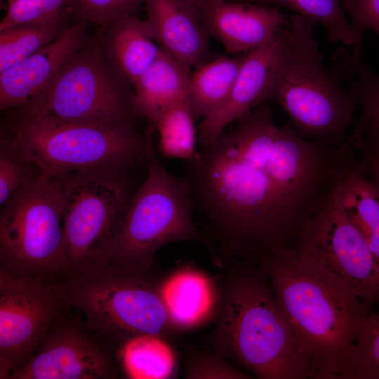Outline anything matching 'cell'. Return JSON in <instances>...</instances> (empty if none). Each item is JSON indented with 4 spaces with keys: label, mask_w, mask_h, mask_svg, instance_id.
<instances>
[{
    "label": "cell",
    "mask_w": 379,
    "mask_h": 379,
    "mask_svg": "<svg viewBox=\"0 0 379 379\" xmlns=\"http://www.w3.org/2000/svg\"><path fill=\"white\" fill-rule=\"evenodd\" d=\"M152 270L106 264L66 278L62 283L68 305L80 311L85 326L112 348L145 334L164 338L177 331Z\"/></svg>",
    "instance_id": "cell-6"
},
{
    "label": "cell",
    "mask_w": 379,
    "mask_h": 379,
    "mask_svg": "<svg viewBox=\"0 0 379 379\" xmlns=\"http://www.w3.org/2000/svg\"><path fill=\"white\" fill-rule=\"evenodd\" d=\"M234 124L184 161L182 177L211 253L257 262L294 247L331 194L348 146L279 126L266 103Z\"/></svg>",
    "instance_id": "cell-1"
},
{
    "label": "cell",
    "mask_w": 379,
    "mask_h": 379,
    "mask_svg": "<svg viewBox=\"0 0 379 379\" xmlns=\"http://www.w3.org/2000/svg\"><path fill=\"white\" fill-rule=\"evenodd\" d=\"M362 45L352 53L340 49L333 61L338 72L346 78L359 115L347 142L356 152L379 151V74L366 65L361 58Z\"/></svg>",
    "instance_id": "cell-18"
},
{
    "label": "cell",
    "mask_w": 379,
    "mask_h": 379,
    "mask_svg": "<svg viewBox=\"0 0 379 379\" xmlns=\"http://www.w3.org/2000/svg\"><path fill=\"white\" fill-rule=\"evenodd\" d=\"M124 170L95 169L59 176L63 197L65 278L102 266L135 191Z\"/></svg>",
    "instance_id": "cell-9"
},
{
    "label": "cell",
    "mask_w": 379,
    "mask_h": 379,
    "mask_svg": "<svg viewBox=\"0 0 379 379\" xmlns=\"http://www.w3.org/2000/svg\"><path fill=\"white\" fill-rule=\"evenodd\" d=\"M72 0H8L0 30L34 22L53 21L72 13Z\"/></svg>",
    "instance_id": "cell-29"
},
{
    "label": "cell",
    "mask_w": 379,
    "mask_h": 379,
    "mask_svg": "<svg viewBox=\"0 0 379 379\" xmlns=\"http://www.w3.org/2000/svg\"><path fill=\"white\" fill-rule=\"evenodd\" d=\"M195 117L188 100L166 109L153 125L159 134V150L170 159H192L197 152Z\"/></svg>",
    "instance_id": "cell-28"
},
{
    "label": "cell",
    "mask_w": 379,
    "mask_h": 379,
    "mask_svg": "<svg viewBox=\"0 0 379 379\" xmlns=\"http://www.w3.org/2000/svg\"><path fill=\"white\" fill-rule=\"evenodd\" d=\"M215 331L217 353L260 379L315 378L314 366L261 269L241 260L226 276Z\"/></svg>",
    "instance_id": "cell-2"
},
{
    "label": "cell",
    "mask_w": 379,
    "mask_h": 379,
    "mask_svg": "<svg viewBox=\"0 0 379 379\" xmlns=\"http://www.w3.org/2000/svg\"><path fill=\"white\" fill-rule=\"evenodd\" d=\"M86 22L79 20L58 38L0 73V108H20L35 99L86 42Z\"/></svg>",
    "instance_id": "cell-16"
},
{
    "label": "cell",
    "mask_w": 379,
    "mask_h": 379,
    "mask_svg": "<svg viewBox=\"0 0 379 379\" xmlns=\"http://www.w3.org/2000/svg\"><path fill=\"white\" fill-rule=\"evenodd\" d=\"M40 172L6 138L0 145V205L3 206Z\"/></svg>",
    "instance_id": "cell-30"
},
{
    "label": "cell",
    "mask_w": 379,
    "mask_h": 379,
    "mask_svg": "<svg viewBox=\"0 0 379 379\" xmlns=\"http://www.w3.org/2000/svg\"><path fill=\"white\" fill-rule=\"evenodd\" d=\"M67 16L45 22L16 25L0 30V73L58 38L69 25Z\"/></svg>",
    "instance_id": "cell-26"
},
{
    "label": "cell",
    "mask_w": 379,
    "mask_h": 379,
    "mask_svg": "<svg viewBox=\"0 0 379 379\" xmlns=\"http://www.w3.org/2000/svg\"><path fill=\"white\" fill-rule=\"evenodd\" d=\"M315 23L288 16L284 45L268 101L280 107L299 136L329 146L347 142L356 119V100L336 73L324 63Z\"/></svg>",
    "instance_id": "cell-4"
},
{
    "label": "cell",
    "mask_w": 379,
    "mask_h": 379,
    "mask_svg": "<svg viewBox=\"0 0 379 379\" xmlns=\"http://www.w3.org/2000/svg\"><path fill=\"white\" fill-rule=\"evenodd\" d=\"M2 207L1 265L18 277L45 282L65 278L63 197L58 177L39 173Z\"/></svg>",
    "instance_id": "cell-8"
},
{
    "label": "cell",
    "mask_w": 379,
    "mask_h": 379,
    "mask_svg": "<svg viewBox=\"0 0 379 379\" xmlns=\"http://www.w3.org/2000/svg\"><path fill=\"white\" fill-rule=\"evenodd\" d=\"M122 371L131 379H167L175 375V353L166 338L145 334L133 337L118 350Z\"/></svg>",
    "instance_id": "cell-24"
},
{
    "label": "cell",
    "mask_w": 379,
    "mask_h": 379,
    "mask_svg": "<svg viewBox=\"0 0 379 379\" xmlns=\"http://www.w3.org/2000/svg\"><path fill=\"white\" fill-rule=\"evenodd\" d=\"M109 28V53L121 75L133 84L162 50L149 36L144 20L135 15L126 17Z\"/></svg>",
    "instance_id": "cell-22"
},
{
    "label": "cell",
    "mask_w": 379,
    "mask_h": 379,
    "mask_svg": "<svg viewBox=\"0 0 379 379\" xmlns=\"http://www.w3.org/2000/svg\"><path fill=\"white\" fill-rule=\"evenodd\" d=\"M67 305L62 283L18 277L0 267V378L35 354Z\"/></svg>",
    "instance_id": "cell-12"
},
{
    "label": "cell",
    "mask_w": 379,
    "mask_h": 379,
    "mask_svg": "<svg viewBox=\"0 0 379 379\" xmlns=\"http://www.w3.org/2000/svg\"><path fill=\"white\" fill-rule=\"evenodd\" d=\"M161 291L177 331L202 326L218 311L217 286L208 275L194 267L182 266L161 279Z\"/></svg>",
    "instance_id": "cell-19"
},
{
    "label": "cell",
    "mask_w": 379,
    "mask_h": 379,
    "mask_svg": "<svg viewBox=\"0 0 379 379\" xmlns=\"http://www.w3.org/2000/svg\"><path fill=\"white\" fill-rule=\"evenodd\" d=\"M331 379H379V314L369 313Z\"/></svg>",
    "instance_id": "cell-27"
},
{
    "label": "cell",
    "mask_w": 379,
    "mask_h": 379,
    "mask_svg": "<svg viewBox=\"0 0 379 379\" xmlns=\"http://www.w3.org/2000/svg\"><path fill=\"white\" fill-rule=\"evenodd\" d=\"M257 264L312 362L315 378L331 379L371 306L292 249L267 256Z\"/></svg>",
    "instance_id": "cell-3"
},
{
    "label": "cell",
    "mask_w": 379,
    "mask_h": 379,
    "mask_svg": "<svg viewBox=\"0 0 379 379\" xmlns=\"http://www.w3.org/2000/svg\"><path fill=\"white\" fill-rule=\"evenodd\" d=\"M185 376L189 379H247L248 375L228 364L220 354L194 352L186 361Z\"/></svg>",
    "instance_id": "cell-32"
},
{
    "label": "cell",
    "mask_w": 379,
    "mask_h": 379,
    "mask_svg": "<svg viewBox=\"0 0 379 379\" xmlns=\"http://www.w3.org/2000/svg\"><path fill=\"white\" fill-rule=\"evenodd\" d=\"M284 8L304 16L326 30L329 41L345 46L361 45L362 35L352 26L342 0H237Z\"/></svg>",
    "instance_id": "cell-25"
},
{
    "label": "cell",
    "mask_w": 379,
    "mask_h": 379,
    "mask_svg": "<svg viewBox=\"0 0 379 379\" xmlns=\"http://www.w3.org/2000/svg\"><path fill=\"white\" fill-rule=\"evenodd\" d=\"M292 250L366 304L379 305V261L331 193L306 224Z\"/></svg>",
    "instance_id": "cell-11"
},
{
    "label": "cell",
    "mask_w": 379,
    "mask_h": 379,
    "mask_svg": "<svg viewBox=\"0 0 379 379\" xmlns=\"http://www.w3.org/2000/svg\"><path fill=\"white\" fill-rule=\"evenodd\" d=\"M206 32L234 55L267 43L284 29L288 16L276 6L242 1L207 0L200 16Z\"/></svg>",
    "instance_id": "cell-15"
},
{
    "label": "cell",
    "mask_w": 379,
    "mask_h": 379,
    "mask_svg": "<svg viewBox=\"0 0 379 379\" xmlns=\"http://www.w3.org/2000/svg\"><path fill=\"white\" fill-rule=\"evenodd\" d=\"M86 42L35 99L20 108L21 114L72 123L131 122L133 106L110 74L99 47Z\"/></svg>",
    "instance_id": "cell-10"
},
{
    "label": "cell",
    "mask_w": 379,
    "mask_h": 379,
    "mask_svg": "<svg viewBox=\"0 0 379 379\" xmlns=\"http://www.w3.org/2000/svg\"><path fill=\"white\" fill-rule=\"evenodd\" d=\"M118 356L86 326L63 314L32 357L10 379L117 378Z\"/></svg>",
    "instance_id": "cell-13"
},
{
    "label": "cell",
    "mask_w": 379,
    "mask_h": 379,
    "mask_svg": "<svg viewBox=\"0 0 379 379\" xmlns=\"http://www.w3.org/2000/svg\"><path fill=\"white\" fill-rule=\"evenodd\" d=\"M149 36L163 52L189 69L204 62L208 46L201 20L176 0H145Z\"/></svg>",
    "instance_id": "cell-17"
},
{
    "label": "cell",
    "mask_w": 379,
    "mask_h": 379,
    "mask_svg": "<svg viewBox=\"0 0 379 379\" xmlns=\"http://www.w3.org/2000/svg\"><path fill=\"white\" fill-rule=\"evenodd\" d=\"M199 18L207 0H176Z\"/></svg>",
    "instance_id": "cell-35"
},
{
    "label": "cell",
    "mask_w": 379,
    "mask_h": 379,
    "mask_svg": "<svg viewBox=\"0 0 379 379\" xmlns=\"http://www.w3.org/2000/svg\"><path fill=\"white\" fill-rule=\"evenodd\" d=\"M242 55L204 62L191 73L188 102L196 119H204L227 98L239 72Z\"/></svg>",
    "instance_id": "cell-23"
},
{
    "label": "cell",
    "mask_w": 379,
    "mask_h": 379,
    "mask_svg": "<svg viewBox=\"0 0 379 379\" xmlns=\"http://www.w3.org/2000/svg\"><path fill=\"white\" fill-rule=\"evenodd\" d=\"M145 0H72V13L86 22L107 29L122 19L133 15Z\"/></svg>",
    "instance_id": "cell-31"
},
{
    "label": "cell",
    "mask_w": 379,
    "mask_h": 379,
    "mask_svg": "<svg viewBox=\"0 0 379 379\" xmlns=\"http://www.w3.org/2000/svg\"><path fill=\"white\" fill-rule=\"evenodd\" d=\"M284 29L267 43L243 54L227 98L199 126L200 147L214 141L229 125L268 101L283 49Z\"/></svg>",
    "instance_id": "cell-14"
},
{
    "label": "cell",
    "mask_w": 379,
    "mask_h": 379,
    "mask_svg": "<svg viewBox=\"0 0 379 379\" xmlns=\"http://www.w3.org/2000/svg\"><path fill=\"white\" fill-rule=\"evenodd\" d=\"M342 4L352 26L361 35L372 31L379 38V0H342Z\"/></svg>",
    "instance_id": "cell-33"
},
{
    "label": "cell",
    "mask_w": 379,
    "mask_h": 379,
    "mask_svg": "<svg viewBox=\"0 0 379 379\" xmlns=\"http://www.w3.org/2000/svg\"><path fill=\"white\" fill-rule=\"evenodd\" d=\"M143 182L128 201L102 266L149 271L155 253L168 244L197 241L206 246V237L193 221L194 206L182 177L168 172L154 149Z\"/></svg>",
    "instance_id": "cell-7"
},
{
    "label": "cell",
    "mask_w": 379,
    "mask_h": 379,
    "mask_svg": "<svg viewBox=\"0 0 379 379\" xmlns=\"http://www.w3.org/2000/svg\"><path fill=\"white\" fill-rule=\"evenodd\" d=\"M190 70L162 51L133 84L134 112L153 126L166 109L188 100Z\"/></svg>",
    "instance_id": "cell-21"
},
{
    "label": "cell",
    "mask_w": 379,
    "mask_h": 379,
    "mask_svg": "<svg viewBox=\"0 0 379 379\" xmlns=\"http://www.w3.org/2000/svg\"><path fill=\"white\" fill-rule=\"evenodd\" d=\"M365 172L379 187V151L356 152Z\"/></svg>",
    "instance_id": "cell-34"
},
{
    "label": "cell",
    "mask_w": 379,
    "mask_h": 379,
    "mask_svg": "<svg viewBox=\"0 0 379 379\" xmlns=\"http://www.w3.org/2000/svg\"><path fill=\"white\" fill-rule=\"evenodd\" d=\"M6 138L41 173L52 177L147 166L154 149L150 134L140 133L131 122L72 123L21 113Z\"/></svg>",
    "instance_id": "cell-5"
},
{
    "label": "cell",
    "mask_w": 379,
    "mask_h": 379,
    "mask_svg": "<svg viewBox=\"0 0 379 379\" xmlns=\"http://www.w3.org/2000/svg\"><path fill=\"white\" fill-rule=\"evenodd\" d=\"M331 194L361 231L379 261V187L365 172L354 149L341 166Z\"/></svg>",
    "instance_id": "cell-20"
}]
</instances>
